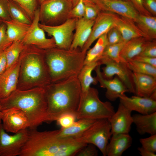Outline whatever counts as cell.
<instances>
[{
    "label": "cell",
    "instance_id": "42",
    "mask_svg": "<svg viewBox=\"0 0 156 156\" xmlns=\"http://www.w3.org/2000/svg\"><path fill=\"white\" fill-rule=\"evenodd\" d=\"M12 43L8 39L6 25L3 21L0 25V51H5Z\"/></svg>",
    "mask_w": 156,
    "mask_h": 156
},
{
    "label": "cell",
    "instance_id": "18",
    "mask_svg": "<svg viewBox=\"0 0 156 156\" xmlns=\"http://www.w3.org/2000/svg\"><path fill=\"white\" fill-rule=\"evenodd\" d=\"M100 66V65H98L94 69L96 74V78L101 87L106 89L105 95L108 100L112 101H114L119 98L120 96L129 92L128 90L118 77H116L108 79L103 78Z\"/></svg>",
    "mask_w": 156,
    "mask_h": 156
},
{
    "label": "cell",
    "instance_id": "34",
    "mask_svg": "<svg viewBox=\"0 0 156 156\" xmlns=\"http://www.w3.org/2000/svg\"><path fill=\"white\" fill-rule=\"evenodd\" d=\"M125 43L122 42L113 44H108L105 49L102 56L108 57L118 62H126L120 55V53Z\"/></svg>",
    "mask_w": 156,
    "mask_h": 156
},
{
    "label": "cell",
    "instance_id": "30",
    "mask_svg": "<svg viewBox=\"0 0 156 156\" xmlns=\"http://www.w3.org/2000/svg\"><path fill=\"white\" fill-rule=\"evenodd\" d=\"M107 33L99 37L94 46L87 51L84 65L98 62L101 58L105 49L108 44Z\"/></svg>",
    "mask_w": 156,
    "mask_h": 156
},
{
    "label": "cell",
    "instance_id": "43",
    "mask_svg": "<svg viewBox=\"0 0 156 156\" xmlns=\"http://www.w3.org/2000/svg\"><path fill=\"white\" fill-rule=\"evenodd\" d=\"M96 146L91 144H87L77 153V156H96L98 152Z\"/></svg>",
    "mask_w": 156,
    "mask_h": 156
},
{
    "label": "cell",
    "instance_id": "4",
    "mask_svg": "<svg viewBox=\"0 0 156 156\" xmlns=\"http://www.w3.org/2000/svg\"><path fill=\"white\" fill-rule=\"evenodd\" d=\"M1 110L15 107L23 111L30 124L29 128H36L48 122L47 102L44 88L25 90L17 89L6 98L0 100Z\"/></svg>",
    "mask_w": 156,
    "mask_h": 156
},
{
    "label": "cell",
    "instance_id": "1",
    "mask_svg": "<svg viewBox=\"0 0 156 156\" xmlns=\"http://www.w3.org/2000/svg\"><path fill=\"white\" fill-rule=\"evenodd\" d=\"M59 131L28 128L27 139L19 156H73L87 144L74 138L61 137Z\"/></svg>",
    "mask_w": 156,
    "mask_h": 156
},
{
    "label": "cell",
    "instance_id": "46",
    "mask_svg": "<svg viewBox=\"0 0 156 156\" xmlns=\"http://www.w3.org/2000/svg\"><path fill=\"white\" fill-rule=\"evenodd\" d=\"M145 9L152 16H156V0H142Z\"/></svg>",
    "mask_w": 156,
    "mask_h": 156
},
{
    "label": "cell",
    "instance_id": "52",
    "mask_svg": "<svg viewBox=\"0 0 156 156\" xmlns=\"http://www.w3.org/2000/svg\"><path fill=\"white\" fill-rule=\"evenodd\" d=\"M1 107L0 103V125L1 124Z\"/></svg>",
    "mask_w": 156,
    "mask_h": 156
},
{
    "label": "cell",
    "instance_id": "7",
    "mask_svg": "<svg viewBox=\"0 0 156 156\" xmlns=\"http://www.w3.org/2000/svg\"><path fill=\"white\" fill-rule=\"evenodd\" d=\"M39 21L41 24L55 25L68 18L73 7L70 0H47L40 4Z\"/></svg>",
    "mask_w": 156,
    "mask_h": 156
},
{
    "label": "cell",
    "instance_id": "44",
    "mask_svg": "<svg viewBox=\"0 0 156 156\" xmlns=\"http://www.w3.org/2000/svg\"><path fill=\"white\" fill-rule=\"evenodd\" d=\"M0 19L3 21L11 19L7 7V0H0Z\"/></svg>",
    "mask_w": 156,
    "mask_h": 156
},
{
    "label": "cell",
    "instance_id": "53",
    "mask_svg": "<svg viewBox=\"0 0 156 156\" xmlns=\"http://www.w3.org/2000/svg\"><path fill=\"white\" fill-rule=\"evenodd\" d=\"M2 22H3V21L1 19H0V25L2 23Z\"/></svg>",
    "mask_w": 156,
    "mask_h": 156
},
{
    "label": "cell",
    "instance_id": "8",
    "mask_svg": "<svg viewBox=\"0 0 156 156\" xmlns=\"http://www.w3.org/2000/svg\"><path fill=\"white\" fill-rule=\"evenodd\" d=\"M112 135L108 120L103 119L96 120L81 135L74 138L80 142L94 145L103 156H106L107 146Z\"/></svg>",
    "mask_w": 156,
    "mask_h": 156
},
{
    "label": "cell",
    "instance_id": "47",
    "mask_svg": "<svg viewBox=\"0 0 156 156\" xmlns=\"http://www.w3.org/2000/svg\"><path fill=\"white\" fill-rule=\"evenodd\" d=\"M131 60L148 64L156 68V58L138 55L134 57Z\"/></svg>",
    "mask_w": 156,
    "mask_h": 156
},
{
    "label": "cell",
    "instance_id": "51",
    "mask_svg": "<svg viewBox=\"0 0 156 156\" xmlns=\"http://www.w3.org/2000/svg\"><path fill=\"white\" fill-rule=\"evenodd\" d=\"M38 2L40 4V5L42 3V2L47 0H37Z\"/></svg>",
    "mask_w": 156,
    "mask_h": 156
},
{
    "label": "cell",
    "instance_id": "36",
    "mask_svg": "<svg viewBox=\"0 0 156 156\" xmlns=\"http://www.w3.org/2000/svg\"><path fill=\"white\" fill-rule=\"evenodd\" d=\"M85 13L83 18L88 20H95L101 10L94 2H84Z\"/></svg>",
    "mask_w": 156,
    "mask_h": 156
},
{
    "label": "cell",
    "instance_id": "37",
    "mask_svg": "<svg viewBox=\"0 0 156 156\" xmlns=\"http://www.w3.org/2000/svg\"><path fill=\"white\" fill-rule=\"evenodd\" d=\"M77 119L76 114L68 112L60 115L56 120L57 124L60 126L61 128H64L71 126Z\"/></svg>",
    "mask_w": 156,
    "mask_h": 156
},
{
    "label": "cell",
    "instance_id": "13",
    "mask_svg": "<svg viewBox=\"0 0 156 156\" xmlns=\"http://www.w3.org/2000/svg\"><path fill=\"white\" fill-rule=\"evenodd\" d=\"M1 119L3 127L7 132L15 133L30 127L27 116L17 108L12 107L1 110Z\"/></svg>",
    "mask_w": 156,
    "mask_h": 156
},
{
    "label": "cell",
    "instance_id": "16",
    "mask_svg": "<svg viewBox=\"0 0 156 156\" xmlns=\"http://www.w3.org/2000/svg\"><path fill=\"white\" fill-rule=\"evenodd\" d=\"M131 112L120 103L116 111L108 119L110 124L112 135L129 133L133 123Z\"/></svg>",
    "mask_w": 156,
    "mask_h": 156
},
{
    "label": "cell",
    "instance_id": "20",
    "mask_svg": "<svg viewBox=\"0 0 156 156\" xmlns=\"http://www.w3.org/2000/svg\"><path fill=\"white\" fill-rule=\"evenodd\" d=\"M94 20L83 17L77 19L70 49L81 50L90 36Z\"/></svg>",
    "mask_w": 156,
    "mask_h": 156
},
{
    "label": "cell",
    "instance_id": "14",
    "mask_svg": "<svg viewBox=\"0 0 156 156\" xmlns=\"http://www.w3.org/2000/svg\"><path fill=\"white\" fill-rule=\"evenodd\" d=\"M117 15L101 11L95 19L90 36L81 50L86 52L94 41L114 26Z\"/></svg>",
    "mask_w": 156,
    "mask_h": 156
},
{
    "label": "cell",
    "instance_id": "22",
    "mask_svg": "<svg viewBox=\"0 0 156 156\" xmlns=\"http://www.w3.org/2000/svg\"><path fill=\"white\" fill-rule=\"evenodd\" d=\"M135 94L143 97H149L156 91V78L146 74L133 72Z\"/></svg>",
    "mask_w": 156,
    "mask_h": 156
},
{
    "label": "cell",
    "instance_id": "17",
    "mask_svg": "<svg viewBox=\"0 0 156 156\" xmlns=\"http://www.w3.org/2000/svg\"><path fill=\"white\" fill-rule=\"evenodd\" d=\"M120 103L131 111L139 114H146L156 112V101L149 97H143L137 95L129 97L125 94L119 96Z\"/></svg>",
    "mask_w": 156,
    "mask_h": 156
},
{
    "label": "cell",
    "instance_id": "10",
    "mask_svg": "<svg viewBox=\"0 0 156 156\" xmlns=\"http://www.w3.org/2000/svg\"><path fill=\"white\" fill-rule=\"evenodd\" d=\"M77 19L69 18L62 23L55 25H49L39 23V26L54 40L56 47L70 49L73 37V32Z\"/></svg>",
    "mask_w": 156,
    "mask_h": 156
},
{
    "label": "cell",
    "instance_id": "23",
    "mask_svg": "<svg viewBox=\"0 0 156 156\" xmlns=\"http://www.w3.org/2000/svg\"><path fill=\"white\" fill-rule=\"evenodd\" d=\"M107 145L106 153L107 156H121L131 146L132 138L129 133L112 135Z\"/></svg>",
    "mask_w": 156,
    "mask_h": 156
},
{
    "label": "cell",
    "instance_id": "33",
    "mask_svg": "<svg viewBox=\"0 0 156 156\" xmlns=\"http://www.w3.org/2000/svg\"><path fill=\"white\" fill-rule=\"evenodd\" d=\"M126 64L133 73L148 75L156 78V68L151 65L131 59L127 60Z\"/></svg>",
    "mask_w": 156,
    "mask_h": 156
},
{
    "label": "cell",
    "instance_id": "2",
    "mask_svg": "<svg viewBox=\"0 0 156 156\" xmlns=\"http://www.w3.org/2000/svg\"><path fill=\"white\" fill-rule=\"evenodd\" d=\"M44 88L48 122L56 121L66 113L76 114L81 93L77 76L51 83Z\"/></svg>",
    "mask_w": 156,
    "mask_h": 156
},
{
    "label": "cell",
    "instance_id": "49",
    "mask_svg": "<svg viewBox=\"0 0 156 156\" xmlns=\"http://www.w3.org/2000/svg\"><path fill=\"white\" fill-rule=\"evenodd\" d=\"M138 150L142 156H156L155 153L147 150L142 147H139Z\"/></svg>",
    "mask_w": 156,
    "mask_h": 156
},
{
    "label": "cell",
    "instance_id": "35",
    "mask_svg": "<svg viewBox=\"0 0 156 156\" xmlns=\"http://www.w3.org/2000/svg\"><path fill=\"white\" fill-rule=\"evenodd\" d=\"M13 1L20 6L32 20L35 11L37 9V0H8Z\"/></svg>",
    "mask_w": 156,
    "mask_h": 156
},
{
    "label": "cell",
    "instance_id": "3",
    "mask_svg": "<svg viewBox=\"0 0 156 156\" xmlns=\"http://www.w3.org/2000/svg\"><path fill=\"white\" fill-rule=\"evenodd\" d=\"M20 68L17 89L45 88L51 82L44 55V50L25 45L19 59Z\"/></svg>",
    "mask_w": 156,
    "mask_h": 156
},
{
    "label": "cell",
    "instance_id": "32",
    "mask_svg": "<svg viewBox=\"0 0 156 156\" xmlns=\"http://www.w3.org/2000/svg\"><path fill=\"white\" fill-rule=\"evenodd\" d=\"M24 46L22 41H15L13 42L5 50L7 62L6 69L12 66L18 60Z\"/></svg>",
    "mask_w": 156,
    "mask_h": 156
},
{
    "label": "cell",
    "instance_id": "55",
    "mask_svg": "<svg viewBox=\"0 0 156 156\" xmlns=\"http://www.w3.org/2000/svg\"></svg>",
    "mask_w": 156,
    "mask_h": 156
},
{
    "label": "cell",
    "instance_id": "26",
    "mask_svg": "<svg viewBox=\"0 0 156 156\" xmlns=\"http://www.w3.org/2000/svg\"><path fill=\"white\" fill-rule=\"evenodd\" d=\"M96 120L87 119H79L71 126L59 129V135L63 138H75L81 135Z\"/></svg>",
    "mask_w": 156,
    "mask_h": 156
},
{
    "label": "cell",
    "instance_id": "48",
    "mask_svg": "<svg viewBox=\"0 0 156 156\" xmlns=\"http://www.w3.org/2000/svg\"><path fill=\"white\" fill-rule=\"evenodd\" d=\"M7 62L5 51H0V75L6 70Z\"/></svg>",
    "mask_w": 156,
    "mask_h": 156
},
{
    "label": "cell",
    "instance_id": "24",
    "mask_svg": "<svg viewBox=\"0 0 156 156\" xmlns=\"http://www.w3.org/2000/svg\"><path fill=\"white\" fill-rule=\"evenodd\" d=\"M132 116L133 123L140 134H156V112L146 114H135Z\"/></svg>",
    "mask_w": 156,
    "mask_h": 156
},
{
    "label": "cell",
    "instance_id": "31",
    "mask_svg": "<svg viewBox=\"0 0 156 156\" xmlns=\"http://www.w3.org/2000/svg\"><path fill=\"white\" fill-rule=\"evenodd\" d=\"M8 10L11 19L31 25L32 20L26 11L18 5L7 0Z\"/></svg>",
    "mask_w": 156,
    "mask_h": 156
},
{
    "label": "cell",
    "instance_id": "29",
    "mask_svg": "<svg viewBox=\"0 0 156 156\" xmlns=\"http://www.w3.org/2000/svg\"><path fill=\"white\" fill-rule=\"evenodd\" d=\"M98 65H101L99 62H94L83 65L77 76L81 89V92L87 91L91 84H96L98 82L96 77L92 75V71Z\"/></svg>",
    "mask_w": 156,
    "mask_h": 156
},
{
    "label": "cell",
    "instance_id": "38",
    "mask_svg": "<svg viewBox=\"0 0 156 156\" xmlns=\"http://www.w3.org/2000/svg\"><path fill=\"white\" fill-rule=\"evenodd\" d=\"M107 38L109 44L124 42L120 32L114 26L111 28L107 32Z\"/></svg>",
    "mask_w": 156,
    "mask_h": 156
},
{
    "label": "cell",
    "instance_id": "25",
    "mask_svg": "<svg viewBox=\"0 0 156 156\" xmlns=\"http://www.w3.org/2000/svg\"><path fill=\"white\" fill-rule=\"evenodd\" d=\"M148 40L145 37H140L133 38L127 42L120 53V57L126 62L127 60L139 55Z\"/></svg>",
    "mask_w": 156,
    "mask_h": 156
},
{
    "label": "cell",
    "instance_id": "54",
    "mask_svg": "<svg viewBox=\"0 0 156 156\" xmlns=\"http://www.w3.org/2000/svg\"><path fill=\"white\" fill-rule=\"evenodd\" d=\"M122 1H129L128 0H121Z\"/></svg>",
    "mask_w": 156,
    "mask_h": 156
},
{
    "label": "cell",
    "instance_id": "28",
    "mask_svg": "<svg viewBox=\"0 0 156 156\" xmlns=\"http://www.w3.org/2000/svg\"><path fill=\"white\" fill-rule=\"evenodd\" d=\"M140 30L149 40L156 38V17L140 14L135 22Z\"/></svg>",
    "mask_w": 156,
    "mask_h": 156
},
{
    "label": "cell",
    "instance_id": "27",
    "mask_svg": "<svg viewBox=\"0 0 156 156\" xmlns=\"http://www.w3.org/2000/svg\"><path fill=\"white\" fill-rule=\"evenodd\" d=\"M3 21L6 25V34L8 39L11 42L16 41H22L30 25L12 19Z\"/></svg>",
    "mask_w": 156,
    "mask_h": 156
},
{
    "label": "cell",
    "instance_id": "40",
    "mask_svg": "<svg viewBox=\"0 0 156 156\" xmlns=\"http://www.w3.org/2000/svg\"><path fill=\"white\" fill-rule=\"evenodd\" d=\"M142 147L151 151L156 152V134L148 137L140 139Z\"/></svg>",
    "mask_w": 156,
    "mask_h": 156
},
{
    "label": "cell",
    "instance_id": "21",
    "mask_svg": "<svg viewBox=\"0 0 156 156\" xmlns=\"http://www.w3.org/2000/svg\"><path fill=\"white\" fill-rule=\"evenodd\" d=\"M114 26L120 32L123 41L125 42L137 37H143L146 38L135 22L127 17L117 15L115 19Z\"/></svg>",
    "mask_w": 156,
    "mask_h": 156
},
{
    "label": "cell",
    "instance_id": "15",
    "mask_svg": "<svg viewBox=\"0 0 156 156\" xmlns=\"http://www.w3.org/2000/svg\"><path fill=\"white\" fill-rule=\"evenodd\" d=\"M101 11L111 12L130 18L135 22L139 15L129 1L94 0Z\"/></svg>",
    "mask_w": 156,
    "mask_h": 156
},
{
    "label": "cell",
    "instance_id": "11",
    "mask_svg": "<svg viewBox=\"0 0 156 156\" xmlns=\"http://www.w3.org/2000/svg\"><path fill=\"white\" fill-rule=\"evenodd\" d=\"M28 129L9 135L0 125V156H19L28 136Z\"/></svg>",
    "mask_w": 156,
    "mask_h": 156
},
{
    "label": "cell",
    "instance_id": "9",
    "mask_svg": "<svg viewBox=\"0 0 156 156\" xmlns=\"http://www.w3.org/2000/svg\"><path fill=\"white\" fill-rule=\"evenodd\" d=\"M105 66L102 68L103 77L106 79L112 78L116 75L122 81L129 92L135 94L133 72L127 66L126 62H117L108 57L102 56L98 61Z\"/></svg>",
    "mask_w": 156,
    "mask_h": 156
},
{
    "label": "cell",
    "instance_id": "19",
    "mask_svg": "<svg viewBox=\"0 0 156 156\" xmlns=\"http://www.w3.org/2000/svg\"><path fill=\"white\" fill-rule=\"evenodd\" d=\"M19 68L18 60L0 75V100L7 98L17 89Z\"/></svg>",
    "mask_w": 156,
    "mask_h": 156
},
{
    "label": "cell",
    "instance_id": "50",
    "mask_svg": "<svg viewBox=\"0 0 156 156\" xmlns=\"http://www.w3.org/2000/svg\"><path fill=\"white\" fill-rule=\"evenodd\" d=\"M80 0H71L73 5V7L77 4ZM83 2H94V0H83Z\"/></svg>",
    "mask_w": 156,
    "mask_h": 156
},
{
    "label": "cell",
    "instance_id": "39",
    "mask_svg": "<svg viewBox=\"0 0 156 156\" xmlns=\"http://www.w3.org/2000/svg\"><path fill=\"white\" fill-rule=\"evenodd\" d=\"M85 5L83 0H80L73 7L69 14L68 18L79 19L83 17L85 13Z\"/></svg>",
    "mask_w": 156,
    "mask_h": 156
},
{
    "label": "cell",
    "instance_id": "45",
    "mask_svg": "<svg viewBox=\"0 0 156 156\" xmlns=\"http://www.w3.org/2000/svg\"><path fill=\"white\" fill-rule=\"evenodd\" d=\"M128 1L131 2L139 14L148 16L152 15L144 7L142 0H128Z\"/></svg>",
    "mask_w": 156,
    "mask_h": 156
},
{
    "label": "cell",
    "instance_id": "12",
    "mask_svg": "<svg viewBox=\"0 0 156 156\" xmlns=\"http://www.w3.org/2000/svg\"><path fill=\"white\" fill-rule=\"evenodd\" d=\"M39 8L35 11L32 23L22 40L24 45H32L43 50L56 47L53 38L46 37L45 31L39 26Z\"/></svg>",
    "mask_w": 156,
    "mask_h": 156
},
{
    "label": "cell",
    "instance_id": "41",
    "mask_svg": "<svg viewBox=\"0 0 156 156\" xmlns=\"http://www.w3.org/2000/svg\"><path fill=\"white\" fill-rule=\"evenodd\" d=\"M139 55L156 58L155 40H148Z\"/></svg>",
    "mask_w": 156,
    "mask_h": 156
},
{
    "label": "cell",
    "instance_id": "5",
    "mask_svg": "<svg viewBox=\"0 0 156 156\" xmlns=\"http://www.w3.org/2000/svg\"><path fill=\"white\" fill-rule=\"evenodd\" d=\"M86 52L79 48L66 50L56 47L44 50L51 82L77 76L84 65Z\"/></svg>",
    "mask_w": 156,
    "mask_h": 156
},
{
    "label": "cell",
    "instance_id": "6",
    "mask_svg": "<svg viewBox=\"0 0 156 156\" xmlns=\"http://www.w3.org/2000/svg\"><path fill=\"white\" fill-rule=\"evenodd\" d=\"M115 112L111 103L109 101H101L97 90L90 87L87 91L81 93L76 114L78 120L87 119L97 120L108 119Z\"/></svg>",
    "mask_w": 156,
    "mask_h": 156
}]
</instances>
